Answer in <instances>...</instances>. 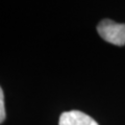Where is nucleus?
<instances>
[{
    "label": "nucleus",
    "instance_id": "obj_3",
    "mask_svg": "<svg viewBox=\"0 0 125 125\" xmlns=\"http://www.w3.org/2000/svg\"><path fill=\"white\" fill-rule=\"evenodd\" d=\"M5 119V106H4V95L1 87H0V124Z\"/></svg>",
    "mask_w": 125,
    "mask_h": 125
},
{
    "label": "nucleus",
    "instance_id": "obj_2",
    "mask_svg": "<svg viewBox=\"0 0 125 125\" xmlns=\"http://www.w3.org/2000/svg\"><path fill=\"white\" fill-rule=\"evenodd\" d=\"M58 125H99L92 117L79 111L62 113L60 117Z\"/></svg>",
    "mask_w": 125,
    "mask_h": 125
},
{
    "label": "nucleus",
    "instance_id": "obj_1",
    "mask_svg": "<svg viewBox=\"0 0 125 125\" xmlns=\"http://www.w3.org/2000/svg\"><path fill=\"white\" fill-rule=\"evenodd\" d=\"M99 36L111 44L116 46L125 45V24L117 23L111 19H103L97 26Z\"/></svg>",
    "mask_w": 125,
    "mask_h": 125
}]
</instances>
